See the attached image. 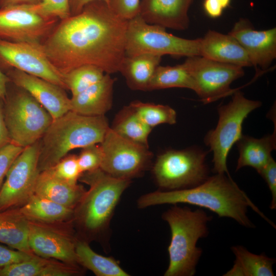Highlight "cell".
<instances>
[{
	"instance_id": "cell-1",
	"label": "cell",
	"mask_w": 276,
	"mask_h": 276,
	"mask_svg": "<svg viewBox=\"0 0 276 276\" xmlns=\"http://www.w3.org/2000/svg\"><path fill=\"white\" fill-rule=\"evenodd\" d=\"M127 20L103 1L85 5L79 13L59 20L41 44L48 58L64 76L84 65L119 72L125 56Z\"/></svg>"
},
{
	"instance_id": "cell-2",
	"label": "cell",
	"mask_w": 276,
	"mask_h": 276,
	"mask_svg": "<svg viewBox=\"0 0 276 276\" xmlns=\"http://www.w3.org/2000/svg\"><path fill=\"white\" fill-rule=\"evenodd\" d=\"M181 203L207 209L220 217L230 218L244 227L253 228L254 224L247 214V208L250 206L267 221L270 222L231 176L225 174L209 176L201 184L191 188L150 192L141 196L137 200L139 209Z\"/></svg>"
},
{
	"instance_id": "cell-3",
	"label": "cell",
	"mask_w": 276,
	"mask_h": 276,
	"mask_svg": "<svg viewBox=\"0 0 276 276\" xmlns=\"http://www.w3.org/2000/svg\"><path fill=\"white\" fill-rule=\"evenodd\" d=\"M109 127L105 116H84L71 110L53 120L39 140V172L52 167L74 149L100 144Z\"/></svg>"
},
{
	"instance_id": "cell-4",
	"label": "cell",
	"mask_w": 276,
	"mask_h": 276,
	"mask_svg": "<svg viewBox=\"0 0 276 276\" xmlns=\"http://www.w3.org/2000/svg\"><path fill=\"white\" fill-rule=\"evenodd\" d=\"M162 217L168 223L171 235L168 248L169 264L164 275H194L202 252L197 243L208 236L207 224L212 216L202 209L192 210L174 204L163 213Z\"/></svg>"
},
{
	"instance_id": "cell-5",
	"label": "cell",
	"mask_w": 276,
	"mask_h": 276,
	"mask_svg": "<svg viewBox=\"0 0 276 276\" xmlns=\"http://www.w3.org/2000/svg\"><path fill=\"white\" fill-rule=\"evenodd\" d=\"M79 179L89 186L74 211L79 224L90 235L109 231L116 207L131 180L113 177L100 168L83 173Z\"/></svg>"
},
{
	"instance_id": "cell-6",
	"label": "cell",
	"mask_w": 276,
	"mask_h": 276,
	"mask_svg": "<svg viewBox=\"0 0 276 276\" xmlns=\"http://www.w3.org/2000/svg\"><path fill=\"white\" fill-rule=\"evenodd\" d=\"M4 112L11 142L22 148L38 142L53 120L29 93L15 85L12 89L7 86Z\"/></svg>"
},
{
	"instance_id": "cell-7",
	"label": "cell",
	"mask_w": 276,
	"mask_h": 276,
	"mask_svg": "<svg viewBox=\"0 0 276 276\" xmlns=\"http://www.w3.org/2000/svg\"><path fill=\"white\" fill-rule=\"evenodd\" d=\"M260 101L245 98L236 90L231 100L217 108L219 119L216 127L209 130L204 138L205 144L213 152V171L215 174H229L226 165L227 157L234 145L243 135L242 124L248 115L260 107Z\"/></svg>"
},
{
	"instance_id": "cell-8",
	"label": "cell",
	"mask_w": 276,
	"mask_h": 276,
	"mask_svg": "<svg viewBox=\"0 0 276 276\" xmlns=\"http://www.w3.org/2000/svg\"><path fill=\"white\" fill-rule=\"evenodd\" d=\"M200 38L189 39L168 33L166 28L149 24L140 15L128 20L125 55L144 53L177 57L199 56Z\"/></svg>"
},
{
	"instance_id": "cell-9",
	"label": "cell",
	"mask_w": 276,
	"mask_h": 276,
	"mask_svg": "<svg viewBox=\"0 0 276 276\" xmlns=\"http://www.w3.org/2000/svg\"><path fill=\"white\" fill-rule=\"evenodd\" d=\"M206 152L197 148L169 150L157 156L152 168L154 179L162 191L188 189L209 177Z\"/></svg>"
},
{
	"instance_id": "cell-10",
	"label": "cell",
	"mask_w": 276,
	"mask_h": 276,
	"mask_svg": "<svg viewBox=\"0 0 276 276\" xmlns=\"http://www.w3.org/2000/svg\"><path fill=\"white\" fill-rule=\"evenodd\" d=\"M100 145L102 152L100 168L117 178L131 180L142 175L153 156L148 146L126 139L110 127Z\"/></svg>"
},
{
	"instance_id": "cell-11",
	"label": "cell",
	"mask_w": 276,
	"mask_h": 276,
	"mask_svg": "<svg viewBox=\"0 0 276 276\" xmlns=\"http://www.w3.org/2000/svg\"><path fill=\"white\" fill-rule=\"evenodd\" d=\"M182 64L193 81V91L204 104L233 94L232 83L244 75L242 67L200 56L188 57Z\"/></svg>"
},
{
	"instance_id": "cell-12",
	"label": "cell",
	"mask_w": 276,
	"mask_h": 276,
	"mask_svg": "<svg viewBox=\"0 0 276 276\" xmlns=\"http://www.w3.org/2000/svg\"><path fill=\"white\" fill-rule=\"evenodd\" d=\"M59 20L42 15L35 5L0 8V39L42 44Z\"/></svg>"
},
{
	"instance_id": "cell-13",
	"label": "cell",
	"mask_w": 276,
	"mask_h": 276,
	"mask_svg": "<svg viewBox=\"0 0 276 276\" xmlns=\"http://www.w3.org/2000/svg\"><path fill=\"white\" fill-rule=\"evenodd\" d=\"M39 152V141L24 148L12 163L0 189V211L21 206L34 194Z\"/></svg>"
},
{
	"instance_id": "cell-14",
	"label": "cell",
	"mask_w": 276,
	"mask_h": 276,
	"mask_svg": "<svg viewBox=\"0 0 276 276\" xmlns=\"http://www.w3.org/2000/svg\"><path fill=\"white\" fill-rule=\"evenodd\" d=\"M10 68L39 77L67 89L64 76L51 63L41 44L0 39V69L6 71Z\"/></svg>"
},
{
	"instance_id": "cell-15",
	"label": "cell",
	"mask_w": 276,
	"mask_h": 276,
	"mask_svg": "<svg viewBox=\"0 0 276 276\" xmlns=\"http://www.w3.org/2000/svg\"><path fill=\"white\" fill-rule=\"evenodd\" d=\"M4 73L12 84L29 93L53 120L71 110L70 98L59 86L15 68Z\"/></svg>"
},
{
	"instance_id": "cell-16",
	"label": "cell",
	"mask_w": 276,
	"mask_h": 276,
	"mask_svg": "<svg viewBox=\"0 0 276 276\" xmlns=\"http://www.w3.org/2000/svg\"><path fill=\"white\" fill-rule=\"evenodd\" d=\"M229 34L234 37L246 52L252 66L267 70L276 58V28L255 30L249 21L240 18Z\"/></svg>"
},
{
	"instance_id": "cell-17",
	"label": "cell",
	"mask_w": 276,
	"mask_h": 276,
	"mask_svg": "<svg viewBox=\"0 0 276 276\" xmlns=\"http://www.w3.org/2000/svg\"><path fill=\"white\" fill-rule=\"evenodd\" d=\"M28 242L32 251L38 256L74 266L79 264L76 241L37 222L30 221Z\"/></svg>"
},
{
	"instance_id": "cell-18",
	"label": "cell",
	"mask_w": 276,
	"mask_h": 276,
	"mask_svg": "<svg viewBox=\"0 0 276 276\" xmlns=\"http://www.w3.org/2000/svg\"><path fill=\"white\" fill-rule=\"evenodd\" d=\"M194 0H141L139 15L149 24L185 30L189 26L188 10Z\"/></svg>"
},
{
	"instance_id": "cell-19",
	"label": "cell",
	"mask_w": 276,
	"mask_h": 276,
	"mask_svg": "<svg viewBox=\"0 0 276 276\" xmlns=\"http://www.w3.org/2000/svg\"><path fill=\"white\" fill-rule=\"evenodd\" d=\"M200 39L199 56L242 67L252 66L246 52L230 34L209 30Z\"/></svg>"
},
{
	"instance_id": "cell-20",
	"label": "cell",
	"mask_w": 276,
	"mask_h": 276,
	"mask_svg": "<svg viewBox=\"0 0 276 276\" xmlns=\"http://www.w3.org/2000/svg\"><path fill=\"white\" fill-rule=\"evenodd\" d=\"M114 82L105 73L99 82L70 98L71 110L84 116H105L112 106Z\"/></svg>"
},
{
	"instance_id": "cell-21",
	"label": "cell",
	"mask_w": 276,
	"mask_h": 276,
	"mask_svg": "<svg viewBox=\"0 0 276 276\" xmlns=\"http://www.w3.org/2000/svg\"><path fill=\"white\" fill-rule=\"evenodd\" d=\"M86 191L82 186L63 180L47 169L39 172L34 194L74 210Z\"/></svg>"
},
{
	"instance_id": "cell-22",
	"label": "cell",
	"mask_w": 276,
	"mask_h": 276,
	"mask_svg": "<svg viewBox=\"0 0 276 276\" xmlns=\"http://www.w3.org/2000/svg\"><path fill=\"white\" fill-rule=\"evenodd\" d=\"M236 143L239 157L236 171L248 166L259 173L272 157L271 152L276 148L275 129L271 134L260 139L242 135Z\"/></svg>"
},
{
	"instance_id": "cell-23",
	"label": "cell",
	"mask_w": 276,
	"mask_h": 276,
	"mask_svg": "<svg viewBox=\"0 0 276 276\" xmlns=\"http://www.w3.org/2000/svg\"><path fill=\"white\" fill-rule=\"evenodd\" d=\"M162 57L150 53L133 56L125 55L119 72L124 76L131 89L148 91L151 79L159 65Z\"/></svg>"
},
{
	"instance_id": "cell-24",
	"label": "cell",
	"mask_w": 276,
	"mask_h": 276,
	"mask_svg": "<svg viewBox=\"0 0 276 276\" xmlns=\"http://www.w3.org/2000/svg\"><path fill=\"white\" fill-rule=\"evenodd\" d=\"M29 223L19 208L0 211V242L15 249L33 253L28 242Z\"/></svg>"
},
{
	"instance_id": "cell-25",
	"label": "cell",
	"mask_w": 276,
	"mask_h": 276,
	"mask_svg": "<svg viewBox=\"0 0 276 276\" xmlns=\"http://www.w3.org/2000/svg\"><path fill=\"white\" fill-rule=\"evenodd\" d=\"M231 249L236 259L232 268L224 276L274 275L272 269L274 259L264 254H253L241 245L233 246Z\"/></svg>"
},
{
	"instance_id": "cell-26",
	"label": "cell",
	"mask_w": 276,
	"mask_h": 276,
	"mask_svg": "<svg viewBox=\"0 0 276 276\" xmlns=\"http://www.w3.org/2000/svg\"><path fill=\"white\" fill-rule=\"evenodd\" d=\"M29 220L51 223L71 217L74 210L35 194L19 208Z\"/></svg>"
},
{
	"instance_id": "cell-27",
	"label": "cell",
	"mask_w": 276,
	"mask_h": 276,
	"mask_svg": "<svg viewBox=\"0 0 276 276\" xmlns=\"http://www.w3.org/2000/svg\"><path fill=\"white\" fill-rule=\"evenodd\" d=\"M68 271L65 263L35 255L30 260L0 268V276H65Z\"/></svg>"
},
{
	"instance_id": "cell-28",
	"label": "cell",
	"mask_w": 276,
	"mask_h": 276,
	"mask_svg": "<svg viewBox=\"0 0 276 276\" xmlns=\"http://www.w3.org/2000/svg\"><path fill=\"white\" fill-rule=\"evenodd\" d=\"M76 252L79 264L97 276H129L112 257L95 252L84 240L76 241Z\"/></svg>"
},
{
	"instance_id": "cell-29",
	"label": "cell",
	"mask_w": 276,
	"mask_h": 276,
	"mask_svg": "<svg viewBox=\"0 0 276 276\" xmlns=\"http://www.w3.org/2000/svg\"><path fill=\"white\" fill-rule=\"evenodd\" d=\"M110 127L126 139L148 146V136L152 129L141 120L130 105L117 113Z\"/></svg>"
},
{
	"instance_id": "cell-30",
	"label": "cell",
	"mask_w": 276,
	"mask_h": 276,
	"mask_svg": "<svg viewBox=\"0 0 276 276\" xmlns=\"http://www.w3.org/2000/svg\"><path fill=\"white\" fill-rule=\"evenodd\" d=\"M174 87L194 90L193 81L183 65L158 66L151 79L148 90Z\"/></svg>"
},
{
	"instance_id": "cell-31",
	"label": "cell",
	"mask_w": 276,
	"mask_h": 276,
	"mask_svg": "<svg viewBox=\"0 0 276 276\" xmlns=\"http://www.w3.org/2000/svg\"><path fill=\"white\" fill-rule=\"evenodd\" d=\"M129 105L141 120L149 127L162 124H174L176 122L175 110L168 105L134 101Z\"/></svg>"
},
{
	"instance_id": "cell-32",
	"label": "cell",
	"mask_w": 276,
	"mask_h": 276,
	"mask_svg": "<svg viewBox=\"0 0 276 276\" xmlns=\"http://www.w3.org/2000/svg\"><path fill=\"white\" fill-rule=\"evenodd\" d=\"M105 74L101 68L93 65L76 67L64 75L67 89L72 96L78 95L101 80Z\"/></svg>"
},
{
	"instance_id": "cell-33",
	"label": "cell",
	"mask_w": 276,
	"mask_h": 276,
	"mask_svg": "<svg viewBox=\"0 0 276 276\" xmlns=\"http://www.w3.org/2000/svg\"><path fill=\"white\" fill-rule=\"evenodd\" d=\"M48 169L57 177L72 183H77L82 174L78 164L77 155L74 154L66 155Z\"/></svg>"
},
{
	"instance_id": "cell-34",
	"label": "cell",
	"mask_w": 276,
	"mask_h": 276,
	"mask_svg": "<svg viewBox=\"0 0 276 276\" xmlns=\"http://www.w3.org/2000/svg\"><path fill=\"white\" fill-rule=\"evenodd\" d=\"M78 162L81 172L93 171L100 168L102 152L100 144H94L82 148L79 155Z\"/></svg>"
},
{
	"instance_id": "cell-35",
	"label": "cell",
	"mask_w": 276,
	"mask_h": 276,
	"mask_svg": "<svg viewBox=\"0 0 276 276\" xmlns=\"http://www.w3.org/2000/svg\"><path fill=\"white\" fill-rule=\"evenodd\" d=\"M35 6L37 11L46 17L60 20L71 16L70 0H41Z\"/></svg>"
},
{
	"instance_id": "cell-36",
	"label": "cell",
	"mask_w": 276,
	"mask_h": 276,
	"mask_svg": "<svg viewBox=\"0 0 276 276\" xmlns=\"http://www.w3.org/2000/svg\"><path fill=\"white\" fill-rule=\"evenodd\" d=\"M141 0H108L111 10L120 17L129 20L139 14Z\"/></svg>"
},
{
	"instance_id": "cell-37",
	"label": "cell",
	"mask_w": 276,
	"mask_h": 276,
	"mask_svg": "<svg viewBox=\"0 0 276 276\" xmlns=\"http://www.w3.org/2000/svg\"><path fill=\"white\" fill-rule=\"evenodd\" d=\"M24 148L10 143L0 149V189L11 166Z\"/></svg>"
},
{
	"instance_id": "cell-38",
	"label": "cell",
	"mask_w": 276,
	"mask_h": 276,
	"mask_svg": "<svg viewBox=\"0 0 276 276\" xmlns=\"http://www.w3.org/2000/svg\"><path fill=\"white\" fill-rule=\"evenodd\" d=\"M35 254L13 250L0 244V268L30 260Z\"/></svg>"
},
{
	"instance_id": "cell-39",
	"label": "cell",
	"mask_w": 276,
	"mask_h": 276,
	"mask_svg": "<svg viewBox=\"0 0 276 276\" xmlns=\"http://www.w3.org/2000/svg\"><path fill=\"white\" fill-rule=\"evenodd\" d=\"M258 173L265 180L270 191L272 200L270 208L274 210L276 209V163L273 157Z\"/></svg>"
},
{
	"instance_id": "cell-40",
	"label": "cell",
	"mask_w": 276,
	"mask_h": 276,
	"mask_svg": "<svg viewBox=\"0 0 276 276\" xmlns=\"http://www.w3.org/2000/svg\"><path fill=\"white\" fill-rule=\"evenodd\" d=\"M10 143L11 139L4 118V102L0 98V149Z\"/></svg>"
},
{
	"instance_id": "cell-41",
	"label": "cell",
	"mask_w": 276,
	"mask_h": 276,
	"mask_svg": "<svg viewBox=\"0 0 276 276\" xmlns=\"http://www.w3.org/2000/svg\"><path fill=\"white\" fill-rule=\"evenodd\" d=\"M203 8L205 12L213 18L220 16L224 9L218 0H204Z\"/></svg>"
},
{
	"instance_id": "cell-42",
	"label": "cell",
	"mask_w": 276,
	"mask_h": 276,
	"mask_svg": "<svg viewBox=\"0 0 276 276\" xmlns=\"http://www.w3.org/2000/svg\"><path fill=\"white\" fill-rule=\"evenodd\" d=\"M95 1H103L108 4V0H70L71 15L79 13L85 5Z\"/></svg>"
},
{
	"instance_id": "cell-43",
	"label": "cell",
	"mask_w": 276,
	"mask_h": 276,
	"mask_svg": "<svg viewBox=\"0 0 276 276\" xmlns=\"http://www.w3.org/2000/svg\"><path fill=\"white\" fill-rule=\"evenodd\" d=\"M41 0H0V8L18 5H36Z\"/></svg>"
},
{
	"instance_id": "cell-44",
	"label": "cell",
	"mask_w": 276,
	"mask_h": 276,
	"mask_svg": "<svg viewBox=\"0 0 276 276\" xmlns=\"http://www.w3.org/2000/svg\"><path fill=\"white\" fill-rule=\"evenodd\" d=\"M10 80L6 74L0 69V98L5 101L7 90V86Z\"/></svg>"
}]
</instances>
